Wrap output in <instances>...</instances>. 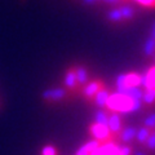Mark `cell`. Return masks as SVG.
Masks as SVG:
<instances>
[{
	"instance_id": "6da1fadb",
	"label": "cell",
	"mask_w": 155,
	"mask_h": 155,
	"mask_svg": "<svg viewBox=\"0 0 155 155\" xmlns=\"http://www.w3.org/2000/svg\"><path fill=\"white\" fill-rule=\"evenodd\" d=\"M105 109L110 111V113H119L122 115L129 114V113H138V111L143 113L141 101L130 98V97L119 93V92H115V91L109 97Z\"/></svg>"
},
{
	"instance_id": "7a4b0ae2",
	"label": "cell",
	"mask_w": 155,
	"mask_h": 155,
	"mask_svg": "<svg viewBox=\"0 0 155 155\" xmlns=\"http://www.w3.org/2000/svg\"><path fill=\"white\" fill-rule=\"evenodd\" d=\"M40 98L45 105H61L72 101L75 96L70 91H67L65 87H53V88L43 91Z\"/></svg>"
},
{
	"instance_id": "3957f363",
	"label": "cell",
	"mask_w": 155,
	"mask_h": 155,
	"mask_svg": "<svg viewBox=\"0 0 155 155\" xmlns=\"http://www.w3.org/2000/svg\"><path fill=\"white\" fill-rule=\"evenodd\" d=\"M142 80H143V74L137 71H129V72H123L119 74L115 79L114 88L120 89V88H133V87H142Z\"/></svg>"
},
{
	"instance_id": "277c9868",
	"label": "cell",
	"mask_w": 155,
	"mask_h": 155,
	"mask_svg": "<svg viewBox=\"0 0 155 155\" xmlns=\"http://www.w3.org/2000/svg\"><path fill=\"white\" fill-rule=\"evenodd\" d=\"M104 87H106L105 80L101 79V78H94V79H91L88 83H87L83 87V89L80 91V94L79 96L88 105H91L92 101H93V98H94V96L98 93V92L102 89Z\"/></svg>"
},
{
	"instance_id": "5b68a950",
	"label": "cell",
	"mask_w": 155,
	"mask_h": 155,
	"mask_svg": "<svg viewBox=\"0 0 155 155\" xmlns=\"http://www.w3.org/2000/svg\"><path fill=\"white\" fill-rule=\"evenodd\" d=\"M88 133L91 134L92 138L100 141L101 143H106L109 141H114L113 136H111L107 125H104V124H100V123H96V122L89 123V125H88Z\"/></svg>"
},
{
	"instance_id": "8992f818",
	"label": "cell",
	"mask_w": 155,
	"mask_h": 155,
	"mask_svg": "<svg viewBox=\"0 0 155 155\" xmlns=\"http://www.w3.org/2000/svg\"><path fill=\"white\" fill-rule=\"evenodd\" d=\"M125 122H124V115L119 114V113H110L109 111V123L107 127L111 136H113V140L118 142V137L122 129L124 128Z\"/></svg>"
},
{
	"instance_id": "52a82bcc",
	"label": "cell",
	"mask_w": 155,
	"mask_h": 155,
	"mask_svg": "<svg viewBox=\"0 0 155 155\" xmlns=\"http://www.w3.org/2000/svg\"><path fill=\"white\" fill-rule=\"evenodd\" d=\"M74 72H75V78H76V84H78V93L80 94V91L83 89V87L91 80V74H89V69L85 65H80V64H74Z\"/></svg>"
},
{
	"instance_id": "ba28073f",
	"label": "cell",
	"mask_w": 155,
	"mask_h": 155,
	"mask_svg": "<svg viewBox=\"0 0 155 155\" xmlns=\"http://www.w3.org/2000/svg\"><path fill=\"white\" fill-rule=\"evenodd\" d=\"M62 87H65L67 91H70L75 97L79 96L78 93V84H76V78L74 72V67L70 65L69 67H66V70L64 72V80H62Z\"/></svg>"
},
{
	"instance_id": "9c48e42d",
	"label": "cell",
	"mask_w": 155,
	"mask_h": 155,
	"mask_svg": "<svg viewBox=\"0 0 155 155\" xmlns=\"http://www.w3.org/2000/svg\"><path fill=\"white\" fill-rule=\"evenodd\" d=\"M136 133H137V125L125 124L118 137V142L120 145H133L134 138H136Z\"/></svg>"
},
{
	"instance_id": "30bf717a",
	"label": "cell",
	"mask_w": 155,
	"mask_h": 155,
	"mask_svg": "<svg viewBox=\"0 0 155 155\" xmlns=\"http://www.w3.org/2000/svg\"><path fill=\"white\" fill-rule=\"evenodd\" d=\"M113 92H114V88H110V87H104V88L94 96V98H93V101H92L91 105H93L96 109H105L106 104H107L109 97L111 96Z\"/></svg>"
},
{
	"instance_id": "8fae6325",
	"label": "cell",
	"mask_w": 155,
	"mask_h": 155,
	"mask_svg": "<svg viewBox=\"0 0 155 155\" xmlns=\"http://www.w3.org/2000/svg\"><path fill=\"white\" fill-rule=\"evenodd\" d=\"M105 19L113 26H124L123 16L119 7H110L105 13Z\"/></svg>"
},
{
	"instance_id": "7c38bea8",
	"label": "cell",
	"mask_w": 155,
	"mask_h": 155,
	"mask_svg": "<svg viewBox=\"0 0 155 155\" xmlns=\"http://www.w3.org/2000/svg\"><path fill=\"white\" fill-rule=\"evenodd\" d=\"M153 133L151 129H149L143 125H137V133H136V138H134V143L133 146L137 149V150H141L143 147L145 142L147 141V138L150 137V134Z\"/></svg>"
},
{
	"instance_id": "4fadbf2b",
	"label": "cell",
	"mask_w": 155,
	"mask_h": 155,
	"mask_svg": "<svg viewBox=\"0 0 155 155\" xmlns=\"http://www.w3.org/2000/svg\"><path fill=\"white\" fill-rule=\"evenodd\" d=\"M142 104V114H146L149 111L155 109V91L154 89H145L143 88V94L141 98Z\"/></svg>"
},
{
	"instance_id": "5bb4252c",
	"label": "cell",
	"mask_w": 155,
	"mask_h": 155,
	"mask_svg": "<svg viewBox=\"0 0 155 155\" xmlns=\"http://www.w3.org/2000/svg\"><path fill=\"white\" fill-rule=\"evenodd\" d=\"M119 8H120V12H122V16H123L124 25H128V23L136 21L138 11H137V8H136L134 5H132V3L122 4Z\"/></svg>"
},
{
	"instance_id": "9a60e30c",
	"label": "cell",
	"mask_w": 155,
	"mask_h": 155,
	"mask_svg": "<svg viewBox=\"0 0 155 155\" xmlns=\"http://www.w3.org/2000/svg\"><path fill=\"white\" fill-rule=\"evenodd\" d=\"M101 145L102 143H101L100 141L92 138V140H89V141H87L84 145H81V146L75 151L74 155H92L97 149L101 146Z\"/></svg>"
},
{
	"instance_id": "2e32d148",
	"label": "cell",
	"mask_w": 155,
	"mask_h": 155,
	"mask_svg": "<svg viewBox=\"0 0 155 155\" xmlns=\"http://www.w3.org/2000/svg\"><path fill=\"white\" fill-rule=\"evenodd\" d=\"M154 54H155V39L149 35L145 39V41L142 44V56L150 62L151 58L154 57Z\"/></svg>"
},
{
	"instance_id": "e0dca14e",
	"label": "cell",
	"mask_w": 155,
	"mask_h": 155,
	"mask_svg": "<svg viewBox=\"0 0 155 155\" xmlns=\"http://www.w3.org/2000/svg\"><path fill=\"white\" fill-rule=\"evenodd\" d=\"M142 88H145V89H154L155 88V65L149 66L146 72H143Z\"/></svg>"
},
{
	"instance_id": "ac0fdd59",
	"label": "cell",
	"mask_w": 155,
	"mask_h": 155,
	"mask_svg": "<svg viewBox=\"0 0 155 155\" xmlns=\"http://www.w3.org/2000/svg\"><path fill=\"white\" fill-rule=\"evenodd\" d=\"M140 125H143L151 130H155V111H149L146 114H142V118L140 119Z\"/></svg>"
},
{
	"instance_id": "d6986e66",
	"label": "cell",
	"mask_w": 155,
	"mask_h": 155,
	"mask_svg": "<svg viewBox=\"0 0 155 155\" xmlns=\"http://www.w3.org/2000/svg\"><path fill=\"white\" fill-rule=\"evenodd\" d=\"M93 122L104 124V125H107V123H109V111L106 109H97L94 111Z\"/></svg>"
},
{
	"instance_id": "ffe728a7",
	"label": "cell",
	"mask_w": 155,
	"mask_h": 155,
	"mask_svg": "<svg viewBox=\"0 0 155 155\" xmlns=\"http://www.w3.org/2000/svg\"><path fill=\"white\" fill-rule=\"evenodd\" d=\"M40 155H58V149L53 143H47L40 149Z\"/></svg>"
},
{
	"instance_id": "44dd1931",
	"label": "cell",
	"mask_w": 155,
	"mask_h": 155,
	"mask_svg": "<svg viewBox=\"0 0 155 155\" xmlns=\"http://www.w3.org/2000/svg\"><path fill=\"white\" fill-rule=\"evenodd\" d=\"M136 147L133 145H120L116 155H133Z\"/></svg>"
},
{
	"instance_id": "7402d4cb",
	"label": "cell",
	"mask_w": 155,
	"mask_h": 155,
	"mask_svg": "<svg viewBox=\"0 0 155 155\" xmlns=\"http://www.w3.org/2000/svg\"><path fill=\"white\" fill-rule=\"evenodd\" d=\"M133 3H137L140 7H142L145 9H151L155 11V0H132Z\"/></svg>"
},
{
	"instance_id": "603a6c76",
	"label": "cell",
	"mask_w": 155,
	"mask_h": 155,
	"mask_svg": "<svg viewBox=\"0 0 155 155\" xmlns=\"http://www.w3.org/2000/svg\"><path fill=\"white\" fill-rule=\"evenodd\" d=\"M102 5H109V7H120L122 4H127L124 0H101Z\"/></svg>"
},
{
	"instance_id": "cb8c5ba5",
	"label": "cell",
	"mask_w": 155,
	"mask_h": 155,
	"mask_svg": "<svg viewBox=\"0 0 155 155\" xmlns=\"http://www.w3.org/2000/svg\"><path fill=\"white\" fill-rule=\"evenodd\" d=\"M80 3L85 7H101L102 5L101 0H80Z\"/></svg>"
},
{
	"instance_id": "d4e9b609",
	"label": "cell",
	"mask_w": 155,
	"mask_h": 155,
	"mask_svg": "<svg viewBox=\"0 0 155 155\" xmlns=\"http://www.w3.org/2000/svg\"><path fill=\"white\" fill-rule=\"evenodd\" d=\"M149 35L155 39V21L151 23V26H150V32H149Z\"/></svg>"
},
{
	"instance_id": "484cf974",
	"label": "cell",
	"mask_w": 155,
	"mask_h": 155,
	"mask_svg": "<svg viewBox=\"0 0 155 155\" xmlns=\"http://www.w3.org/2000/svg\"><path fill=\"white\" fill-rule=\"evenodd\" d=\"M133 155H150L146 151H142V150H134V154Z\"/></svg>"
},
{
	"instance_id": "4316f807",
	"label": "cell",
	"mask_w": 155,
	"mask_h": 155,
	"mask_svg": "<svg viewBox=\"0 0 155 155\" xmlns=\"http://www.w3.org/2000/svg\"><path fill=\"white\" fill-rule=\"evenodd\" d=\"M150 62H151V65H155V54H154V57L151 58V61H150Z\"/></svg>"
},
{
	"instance_id": "83f0119b",
	"label": "cell",
	"mask_w": 155,
	"mask_h": 155,
	"mask_svg": "<svg viewBox=\"0 0 155 155\" xmlns=\"http://www.w3.org/2000/svg\"><path fill=\"white\" fill-rule=\"evenodd\" d=\"M0 106H2V101H0Z\"/></svg>"
},
{
	"instance_id": "f1b7e54d",
	"label": "cell",
	"mask_w": 155,
	"mask_h": 155,
	"mask_svg": "<svg viewBox=\"0 0 155 155\" xmlns=\"http://www.w3.org/2000/svg\"><path fill=\"white\" fill-rule=\"evenodd\" d=\"M154 91H155V88H154Z\"/></svg>"
}]
</instances>
